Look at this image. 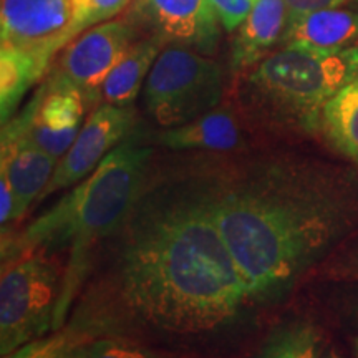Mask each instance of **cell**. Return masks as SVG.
Instances as JSON below:
<instances>
[{
    "mask_svg": "<svg viewBox=\"0 0 358 358\" xmlns=\"http://www.w3.org/2000/svg\"><path fill=\"white\" fill-rule=\"evenodd\" d=\"M113 266L103 289L113 308L92 324L134 322L153 332L206 335L237 322L250 302L214 217L203 173L150 176L113 232Z\"/></svg>",
    "mask_w": 358,
    "mask_h": 358,
    "instance_id": "cell-1",
    "label": "cell"
},
{
    "mask_svg": "<svg viewBox=\"0 0 358 358\" xmlns=\"http://www.w3.org/2000/svg\"><path fill=\"white\" fill-rule=\"evenodd\" d=\"M249 301L279 303L358 226L355 173L261 158L203 173Z\"/></svg>",
    "mask_w": 358,
    "mask_h": 358,
    "instance_id": "cell-2",
    "label": "cell"
},
{
    "mask_svg": "<svg viewBox=\"0 0 358 358\" xmlns=\"http://www.w3.org/2000/svg\"><path fill=\"white\" fill-rule=\"evenodd\" d=\"M153 150L136 138L120 143L98 168L73 186L69 194L47 209L13 243L2 245L3 262L42 250L53 254L69 250L64 289L53 330L64 324L66 312L88 268L95 245L110 239L141 194L150 176Z\"/></svg>",
    "mask_w": 358,
    "mask_h": 358,
    "instance_id": "cell-3",
    "label": "cell"
},
{
    "mask_svg": "<svg viewBox=\"0 0 358 358\" xmlns=\"http://www.w3.org/2000/svg\"><path fill=\"white\" fill-rule=\"evenodd\" d=\"M358 78V45L335 53L282 48L244 71L241 103L267 127L317 129L322 108Z\"/></svg>",
    "mask_w": 358,
    "mask_h": 358,
    "instance_id": "cell-4",
    "label": "cell"
},
{
    "mask_svg": "<svg viewBox=\"0 0 358 358\" xmlns=\"http://www.w3.org/2000/svg\"><path fill=\"white\" fill-rule=\"evenodd\" d=\"M224 70L216 60L185 45L168 43L143 87V105L151 122L168 129L217 108Z\"/></svg>",
    "mask_w": 358,
    "mask_h": 358,
    "instance_id": "cell-5",
    "label": "cell"
},
{
    "mask_svg": "<svg viewBox=\"0 0 358 358\" xmlns=\"http://www.w3.org/2000/svg\"><path fill=\"white\" fill-rule=\"evenodd\" d=\"M3 266L0 280V353L7 355L53 329L64 289L62 268L42 250Z\"/></svg>",
    "mask_w": 358,
    "mask_h": 358,
    "instance_id": "cell-6",
    "label": "cell"
},
{
    "mask_svg": "<svg viewBox=\"0 0 358 358\" xmlns=\"http://www.w3.org/2000/svg\"><path fill=\"white\" fill-rule=\"evenodd\" d=\"M73 38L71 0H0V50L50 69L57 53Z\"/></svg>",
    "mask_w": 358,
    "mask_h": 358,
    "instance_id": "cell-7",
    "label": "cell"
},
{
    "mask_svg": "<svg viewBox=\"0 0 358 358\" xmlns=\"http://www.w3.org/2000/svg\"><path fill=\"white\" fill-rule=\"evenodd\" d=\"M138 40L131 17H120L90 27L60 52L52 73L75 85L83 93L88 110L100 105V90L105 78Z\"/></svg>",
    "mask_w": 358,
    "mask_h": 358,
    "instance_id": "cell-8",
    "label": "cell"
},
{
    "mask_svg": "<svg viewBox=\"0 0 358 358\" xmlns=\"http://www.w3.org/2000/svg\"><path fill=\"white\" fill-rule=\"evenodd\" d=\"M87 111L83 93L50 71L29 103L7 123L60 161L78 136Z\"/></svg>",
    "mask_w": 358,
    "mask_h": 358,
    "instance_id": "cell-9",
    "label": "cell"
},
{
    "mask_svg": "<svg viewBox=\"0 0 358 358\" xmlns=\"http://www.w3.org/2000/svg\"><path fill=\"white\" fill-rule=\"evenodd\" d=\"M136 115L131 106H118L100 103L85 120L78 136L70 150L58 161L50 181L38 201L53 192L78 185L90 176L98 164L131 134Z\"/></svg>",
    "mask_w": 358,
    "mask_h": 358,
    "instance_id": "cell-10",
    "label": "cell"
},
{
    "mask_svg": "<svg viewBox=\"0 0 358 358\" xmlns=\"http://www.w3.org/2000/svg\"><path fill=\"white\" fill-rule=\"evenodd\" d=\"M133 17L166 45H185L204 55L216 50L222 27L213 0H136Z\"/></svg>",
    "mask_w": 358,
    "mask_h": 358,
    "instance_id": "cell-11",
    "label": "cell"
},
{
    "mask_svg": "<svg viewBox=\"0 0 358 358\" xmlns=\"http://www.w3.org/2000/svg\"><path fill=\"white\" fill-rule=\"evenodd\" d=\"M0 150V174L10 182L19 219L27 213L30 204L42 196L58 159L35 145L10 123L2 124Z\"/></svg>",
    "mask_w": 358,
    "mask_h": 358,
    "instance_id": "cell-12",
    "label": "cell"
},
{
    "mask_svg": "<svg viewBox=\"0 0 358 358\" xmlns=\"http://www.w3.org/2000/svg\"><path fill=\"white\" fill-rule=\"evenodd\" d=\"M289 25L285 0H256L252 10L236 29L232 42L231 69L244 73L268 55V50L282 42Z\"/></svg>",
    "mask_w": 358,
    "mask_h": 358,
    "instance_id": "cell-13",
    "label": "cell"
},
{
    "mask_svg": "<svg viewBox=\"0 0 358 358\" xmlns=\"http://www.w3.org/2000/svg\"><path fill=\"white\" fill-rule=\"evenodd\" d=\"M358 40V13L347 8H327L303 15L287 25L280 45L294 50L335 53Z\"/></svg>",
    "mask_w": 358,
    "mask_h": 358,
    "instance_id": "cell-14",
    "label": "cell"
},
{
    "mask_svg": "<svg viewBox=\"0 0 358 358\" xmlns=\"http://www.w3.org/2000/svg\"><path fill=\"white\" fill-rule=\"evenodd\" d=\"M156 140L173 151L201 150L221 153L243 146L244 134L234 110L217 106L189 123L163 129Z\"/></svg>",
    "mask_w": 358,
    "mask_h": 358,
    "instance_id": "cell-15",
    "label": "cell"
},
{
    "mask_svg": "<svg viewBox=\"0 0 358 358\" xmlns=\"http://www.w3.org/2000/svg\"><path fill=\"white\" fill-rule=\"evenodd\" d=\"M164 48V42L155 35L138 38L129 45L124 55L113 66L101 85L100 101L118 106H131L141 88L145 87L148 75L153 69L156 58Z\"/></svg>",
    "mask_w": 358,
    "mask_h": 358,
    "instance_id": "cell-16",
    "label": "cell"
},
{
    "mask_svg": "<svg viewBox=\"0 0 358 358\" xmlns=\"http://www.w3.org/2000/svg\"><path fill=\"white\" fill-rule=\"evenodd\" d=\"M319 128L340 155L358 163V78L327 101Z\"/></svg>",
    "mask_w": 358,
    "mask_h": 358,
    "instance_id": "cell-17",
    "label": "cell"
},
{
    "mask_svg": "<svg viewBox=\"0 0 358 358\" xmlns=\"http://www.w3.org/2000/svg\"><path fill=\"white\" fill-rule=\"evenodd\" d=\"M45 66L20 53L0 50V118L2 124L17 115L27 93L47 75Z\"/></svg>",
    "mask_w": 358,
    "mask_h": 358,
    "instance_id": "cell-18",
    "label": "cell"
},
{
    "mask_svg": "<svg viewBox=\"0 0 358 358\" xmlns=\"http://www.w3.org/2000/svg\"><path fill=\"white\" fill-rule=\"evenodd\" d=\"M322 332L312 322L287 320L277 325L264 342L257 358H320Z\"/></svg>",
    "mask_w": 358,
    "mask_h": 358,
    "instance_id": "cell-19",
    "label": "cell"
},
{
    "mask_svg": "<svg viewBox=\"0 0 358 358\" xmlns=\"http://www.w3.org/2000/svg\"><path fill=\"white\" fill-rule=\"evenodd\" d=\"M129 2L131 0H71L75 38L90 27L111 20L127 8Z\"/></svg>",
    "mask_w": 358,
    "mask_h": 358,
    "instance_id": "cell-20",
    "label": "cell"
},
{
    "mask_svg": "<svg viewBox=\"0 0 358 358\" xmlns=\"http://www.w3.org/2000/svg\"><path fill=\"white\" fill-rule=\"evenodd\" d=\"M71 352L78 358H158L148 348L118 337L95 338Z\"/></svg>",
    "mask_w": 358,
    "mask_h": 358,
    "instance_id": "cell-21",
    "label": "cell"
},
{
    "mask_svg": "<svg viewBox=\"0 0 358 358\" xmlns=\"http://www.w3.org/2000/svg\"><path fill=\"white\" fill-rule=\"evenodd\" d=\"M75 345V335L71 332H57L53 335L34 338L2 358H64Z\"/></svg>",
    "mask_w": 358,
    "mask_h": 358,
    "instance_id": "cell-22",
    "label": "cell"
},
{
    "mask_svg": "<svg viewBox=\"0 0 358 358\" xmlns=\"http://www.w3.org/2000/svg\"><path fill=\"white\" fill-rule=\"evenodd\" d=\"M325 268L330 279L358 282V241L337 254Z\"/></svg>",
    "mask_w": 358,
    "mask_h": 358,
    "instance_id": "cell-23",
    "label": "cell"
},
{
    "mask_svg": "<svg viewBox=\"0 0 358 358\" xmlns=\"http://www.w3.org/2000/svg\"><path fill=\"white\" fill-rule=\"evenodd\" d=\"M224 30L232 32L243 24L256 0H213Z\"/></svg>",
    "mask_w": 358,
    "mask_h": 358,
    "instance_id": "cell-24",
    "label": "cell"
},
{
    "mask_svg": "<svg viewBox=\"0 0 358 358\" xmlns=\"http://www.w3.org/2000/svg\"><path fill=\"white\" fill-rule=\"evenodd\" d=\"M348 0H285L289 12V24L294 20L301 19L308 13L327 10V8H340L343 7Z\"/></svg>",
    "mask_w": 358,
    "mask_h": 358,
    "instance_id": "cell-25",
    "label": "cell"
},
{
    "mask_svg": "<svg viewBox=\"0 0 358 358\" xmlns=\"http://www.w3.org/2000/svg\"><path fill=\"white\" fill-rule=\"evenodd\" d=\"M17 219V206L15 196H13L12 186L6 176L0 174V222H2L3 231L12 221Z\"/></svg>",
    "mask_w": 358,
    "mask_h": 358,
    "instance_id": "cell-26",
    "label": "cell"
},
{
    "mask_svg": "<svg viewBox=\"0 0 358 358\" xmlns=\"http://www.w3.org/2000/svg\"><path fill=\"white\" fill-rule=\"evenodd\" d=\"M357 297H353V301H352V303L350 306H348V312L352 313V317L355 320H358V294H355Z\"/></svg>",
    "mask_w": 358,
    "mask_h": 358,
    "instance_id": "cell-27",
    "label": "cell"
},
{
    "mask_svg": "<svg viewBox=\"0 0 358 358\" xmlns=\"http://www.w3.org/2000/svg\"><path fill=\"white\" fill-rule=\"evenodd\" d=\"M324 358H340L337 353H329V355H325Z\"/></svg>",
    "mask_w": 358,
    "mask_h": 358,
    "instance_id": "cell-28",
    "label": "cell"
},
{
    "mask_svg": "<svg viewBox=\"0 0 358 358\" xmlns=\"http://www.w3.org/2000/svg\"><path fill=\"white\" fill-rule=\"evenodd\" d=\"M64 358H78V357L73 355V352H70V353H66V355H65Z\"/></svg>",
    "mask_w": 358,
    "mask_h": 358,
    "instance_id": "cell-29",
    "label": "cell"
},
{
    "mask_svg": "<svg viewBox=\"0 0 358 358\" xmlns=\"http://www.w3.org/2000/svg\"><path fill=\"white\" fill-rule=\"evenodd\" d=\"M355 352H357V358H358V337L355 340Z\"/></svg>",
    "mask_w": 358,
    "mask_h": 358,
    "instance_id": "cell-30",
    "label": "cell"
}]
</instances>
